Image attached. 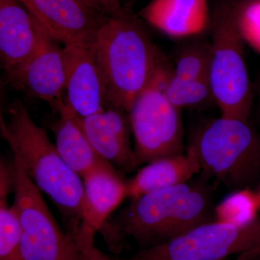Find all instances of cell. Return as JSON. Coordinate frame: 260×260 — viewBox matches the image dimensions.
Here are the masks:
<instances>
[{
  "mask_svg": "<svg viewBox=\"0 0 260 260\" xmlns=\"http://www.w3.org/2000/svg\"><path fill=\"white\" fill-rule=\"evenodd\" d=\"M106 94V108L128 113L136 98L171 66L142 22L128 8L107 17L93 45Z\"/></svg>",
  "mask_w": 260,
  "mask_h": 260,
  "instance_id": "obj_1",
  "label": "cell"
},
{
  "mask_svg": "<svg viewBox=\"0 0 260 260\" xmlns=\"http://www.w3.org/2000/svg\"><path fill=\"white\" fill-rule=\"evenodd\" d=\"M46 32L64 47H92L107 17L80 0H20Z\"/></svg>",
  "mask_w": 260,
  "mask_h": 260,
  "instance_id": "obj_9",
  "label": "cell"
},
{
  "mask_svg": "<svg viewBox=\"0 0 260 260\" xmlns=\"http://www.w3.org/2000/svg\"><path fill=\"white\" fill-rule=\"evenodd\" d=\"M144 20L174 39H190L210 28L208 0H151L139 13Z\"/></svg>",
  "mask_w": 260,
  "mask_h": 260,
  "instance_id": "obj_15",
  "label": "cell"
},
{
  "mask_svg": "<svg viewBox=\"0 0 260 260\" xmlns=\"http://www.w3.org/2000/svg\"><path fill=\"white\" fill-rule=\"evenodd\" d=\"M257 196H258V198H259V203H260V192H259V194H257Z\"/></svg>",
  "mask_w": 260,
  "mask_h": 260,
  "instance_id": "obj_28",
  "label": "cell"
},
{
  "mask_svg": "<svg viewBox=\"0 0 260 260\" xmlns=\"http://www.w3.org/2000/svg\"><path fill=\"white\" fill-rule=\"evenodd\" d=\"M254 95L258 99L257 116L260 121V76L256 79L254 85Z\"/></svg>",
  "mask_w": 260,
  "mask_h": 260,
  "instance_id": "obj_26",
  "label": "cell"
},
{
  "mask_svg": "<svg viewBox=\"0 0 260 260\" xmlns=\"http://www.w3.org/2000/svg\"><path fill=\"white\" fill-rule=\"evenodd\" d=\"M172 65L160 71L128 112L138 165L184 153L180 109L168 99L165 86Z\"/></svg>",
  "mask_w": 260,
  "mask_h": 260,
  "instance_id": "obj_7",
  "label": "cell"
},
{
  "mask_svg": "<svg viewBox=\"0 0 260 260\" xmlns=\"http://www.w3.org/2000/svg\"><path fill=\"white\" fill-rule=\"evenodd\" d=\"M88 260H116L109 257L95 246L90 249L88 254Z\"/></svg>",
  "mask_w": 260,
  "mask_h": 260,
  "instance_id": "obj_25",
  "label": "cell"
},
{
  "mask_svg": "<svg viewBox=\"0 0 260 260\" xmlns=\"http://www.w3.org/2000/svg\"><path fill=\"white\" fill-rule=\"evenodd\" d=\"M192 149L205 175L233 190L260 179V135L249 121L221 116L195 130Z\"/></svg>",
  "mask_w": 260,
  "mask_h": 260,
  "instance_id": "obj_4",
  "label": "cell"
},
{
  "mask_svg": "<svg viewBox=\"0 0 260 260\" xmlns=\"http://www.w3.org/2000/svg\"><path fill=\"white\" fill-rule=\"evenodd\" d=\"M121 0H89L90 7L99 15L109 17L122 8Z\"/></svg>",
  "mask_w": 260,
  "mask_h": 260,
  "instance_id": "obj_23",
  "label": "cell"
},
{
  "mask_svg": "<svg viewBox=\"0 0 260 260\" xmlns=\"http://www.w3.org/2000/svg\"><path fill=\"white\" fill-rule=\"evenodd\" d=\"M42 31L20 0H0V59L7 79L37 51Z\"/></svg>",
  "mask_w": 260,
  "mask_h": 260,
  "instance_id": "obj_13",
  "label": "cell"
},
{
  "mask_svg": "<svg viewBox=\"0 0 260 260\" xmlns=\"http://www.w3.org/2000/svg\"><path fill=\"white\" fill-rule=\"evenodd\" d=\"M247 189H240L228 197L214 210L218 221L245 224L257 218L260 205L257 194Z\"/></svg>",
  "mask_w": 260,
  "mask_h": 260,
  "instance_id": "obj_20",
  "label": "cell"
},
{
  "mask_svg": "<svg viewBox=\"0 0 260 260\" xmlns=\"http://www.w3.org/2000/svg\"><path fill=\"white\" fill-rule=\"evenodd\" d=\"M234 15L244 42L260 53V0L236 2Z\"/></svg>",
  "mask_w": 260,
  "mask_h": 260,
  "instance_id": "obj_22",
  "label": "cell"
},
{
  "mask_svg": "<svg viewBox=\"0 0 260 260\" xmlns=\"http://www.w3.org/2000/svg\"><path fill=\"white\" fill-rule=\"evenodd\" d=\"M85 218L79 246L88 256L94 246L95 234L100 232L109 216L128 198L124 181L110 164L95 168L83 177Z\"/></svg>",
  "mask_w": 260,
  "mask_h": 260,
  "instance_id": "obj_11",
  "label": "cell"
},
{
  "mask_svg": "<svg viewBox=\"0 0 260 260\" xmlns=\"http://www.w3.org/2000/svg\"><path fill=\"white\" fill-rule=\"evenodd\" d=\"M209 193L187 183L132 199L114 220L101 230L112 251H121L130 237L143 249L169 242L202 224L213 221Z\"/></svg>",
  "mask_w": 260,
  "mask_h": 260,
  "instance_id": "obj_3",
  "label": "cell"
},
{
  "mask_svg": "<svg viewBox=\"0 0 260 260\" xmlns=\"http://www.w3.org/2000/svg\"><path fill=\"white\" fill-rule=\"evenodd\" d=\"M204 34L191 38L179 48L171 74L172 78L186 81H210V37L205 38Z\"/></svg>",
  "mask_w": 260,
  "mask_h": 260,
  "instance_id": "obj_19",
  "label": "cell"
},
{
  "mask_svg": "<svg viewBox=\"0 0 260 260\" xmlns=\"http://www.w3.org/2000/svg\"><path fill=\"white\" fill-rule=\"evenodd\" d=\"M235 260H260V245L236 256Z\"/></svg>",
  "mask_w": 260,
  "mask_h": 260,
  "instance_id": "obj_24",
  "label": "cell"
},
{
  "mask_svg": "<svg viewBox=\"0 0 260 260\" xmlns=\"http://www.w3.org/2000/svg\"><path fill=\"white\" fill-rule=\"evenodd\" d=\"M12 177L13 205L22 230L20 260H88L75 239L56 222L42 192L15 156Z\"/></svg>",
  "mask_w": 260,
  "mask_h": 260,
  "instance_id": "obj_6",
  "label": "cell"
},
{
  "mask_svg": "<svg viewBox=\"0 0 260 260\" xmlns=\"http://www.w3.org/2000/svg\"><path fill=\"white\" fill-rule=\"evenodd\" d=\"M78 119L90 145L104 160L126 172L139 166L130 143L127 113L105 108L86 117L78 116Z\"/></svg>",
  "mask_w": 260,
  "mask_h": 260,
  "instance_id": "obj_14",
  "label": "cell"
},
{
  "mask_svg": "<svg viewBox=\"0 0 260 260\" xmlns=\"http://www.w3.org/2000/svg\"><path fill=\"white\" fill-rule=\"evenodd\" d=\"M80 1H81L82 3H83L84 4H85L86 5H88V7H90V3H89V0H80ZM92 9V8H91Z\"/></svg>",
  "mask_w": 260,
  "mask_h": 260,
  "instance_id": "obj_27",
  "label": "cell"
},
{
  "mask_svg": "<svg viewBox=\"0 0 260 260\" xmlns=\"http://www.w3.org/2000/svg\"><path fill=\"white\" fill-rule=\"evenodd\" d=\"M210 84L221 116L249 121L254 95L238 28L234 3H225L210 21Z\"/></svg>",
  "mask_w": 260,
  "mask_h": 260,
  "instance_id": "obj_5",
  "label": "cell"
},
{
  "mask_svg": "<svg viewBox=\"0 0 260 260\" xmlns=\"http://www.w3.org/2000/svg\"><path fill=\"white\" fill-rule=\"evenodd\" d=\"M9 114L8 123L1 116L2 137L30 180L55 204L64 219L65 231L78 244L85 218L83 179L63 160L21 100L11 104Z\"/></svg>",
  "mask_w": 260,
  "mask_h": 260,
  "instance_id": "obj_2",
  "label": "cell"
},
{
  "mask_svg": "<svg viewBox=\"0 0 260 260\" xmlns=\"http://www.w3.org/2000/svg\"><path fill=\"white\" fill-rule=\"evenodd\" d=\"M13 191L12 164L1 160L0 166V260H20L22 230L18 213L8 203Z\"/></svg>",
  "mask_w": 260,
  "mask_h": 260,
  "instance_id": "obj_18",
  "label": "cell"
},
{
  "mask_svg": "<svg viewBox=\"0 0 260 260\" xmlns=\"http://www.w3.org/2000/svg\"><path fill=\"white\" fill-rule=\"evenodd\" d=\"M56 43L43 29L37 51L16 73L7 79L15 88L47 102L54 112L64 101L66 87L63 47Z\"/></svg>",
  "mask_w": 260,
  "mask_h": 260,
  "instance_id": "obj_10",
  "label": "cell"
},
{
  "mask_svg": "<svg viewBox=\"0 0 260 260\" xmlns=\"http://www.w3.org/2000/svg\"><path fill=\"white\" fill-rule=\"evenodd\" d=\"M165 93L169 101L180 109L215 104L209 80L186 81L170 75L166 84Z\"/></svg>",
  "mask_w": 260,
  "mask_h": 260,
  "instance_id": "obj_21",
  "label": "cell"
},
{
  "mask_svg": "<svg viewBox=\"0 0 260 260\" xmlns=\"http://www.w3.org/2000/svg\"><path fill=\"white\" fill-rule=\"evenodd\" d=\"M66 87L64 103L80 117L106 108L105 88L95 60L93 47H63Z\"/></svg>",
  "mask_w": 260,
  "mask_h": 260,
  "instance_id": "obj_12",
  "label": "cell"
},
{
  "mask_svg": "<svg viewBox=\"0 0 260 260\" xmlns=\"http://www.w3.org/2000/svg\"><path fill=\"white\" fill-rule=\"evenodd\" d=\"M201 167L194 150L164 157L148 162L133 179L126 181L128 198L133 199L162 189L185 184Z\"/></svg>",
  "mask_w": 260,
  "mask_h": 260,
  "instance_id": "obj_16",
  "label": "cell"
},
{
  "mask_svg": "<svg viewBox=\"0 0 260 260\" xmlns=\"http://www.w3.org/2000/svg\"><path fill=\"white\" fill-rule=\"evenodd\" d=\"M55 112L59 117L51 126L55 135L54 145L61 158L75 173L83 179L90 171L108 164L90 145L78 116L67 107L64 101L59 104Z\"/></svg>",
  "mask_w": 260,
  "mask_h": 260,
  "instance_id": "obj_17",
  "label": "cell"
},
{
  "mask_svg": "<svg viewBox=\"0 0 260 260\" xmlns=\"http://www.w3.org/2000/svg\"><path fill=\"white\" fill-rule=\"evenodd\" d=\"M260 245V217L245 224L213 220L126 260H227Z\"/></svg>",
  "mask_w": 260,
  "mask_h": 260,
  "instance_id": "obj_8",
  "label": "cell"
}]
</instances>
